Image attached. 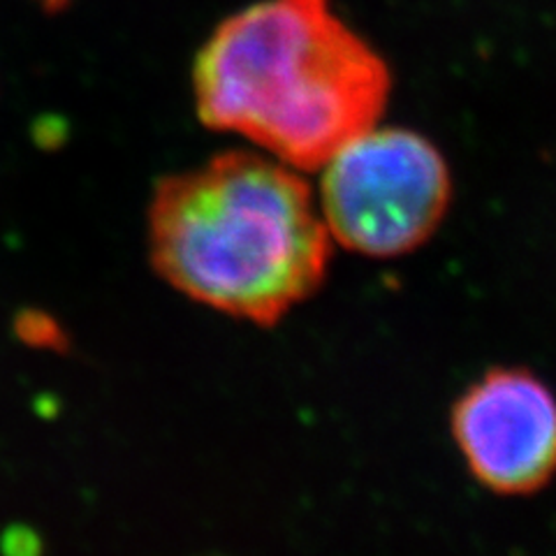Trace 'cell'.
I'll use <instances>...</instances> for the list:
<instances>
[{
	"mask_svg": "<svg viewBox=\"0 0 556 556\" xmlns=\"http://www.w3.org/2000/svg\"><path fill=\"white\" fill-rule=\"evenodd\" d=\"M149 257L184 298L271 327L320 290L332 237L298 169L230 151L155 186Z\"/></svg>",
	"mask_w": 556,
	"mask_h": 556,
	"instance_id": "6da1fadb",
	"label": "cell"
},
{
	"mask_svg": "<svg viewBox=\"0 0 556 556\" xmlns=\"http://www.w3.org/2000/svg\"><path fill=\"white\" fill-rule=\"evenodd\" d=\"M193 86L204 126L294 169H320L378 124L390 70L329 0H263L214 30Z\"/></svg>",
	"mask_w": 556,
	"mask_h": 556,
	"instance_id": "7a4b0ae2",
	"label": "cell"
},
{
	"mask_svg": "<svg viewBox=\"0 0 556 556\" xmlns=\"http://www.w3.org/2000/svg\"><path fill=\"white\" fill-rule=\"evenodd\" d=\"M320 169L318 206L329 237L362 257L392 260L417 251L450 208V167L413 130L374 126Z\"/></svg>",
	"mask_w": 556,
	"mask_h": 556,
	"instance_id": "3957f363",
	"label": "cell"
},
{
	"mask_svg": "<svg viewBox=\"0 0 556 556\" xmlns=\"http://www.w3.org/2000/svg\"><path fill=\"white\" fill-rule=\"evenodd\" d=\"M450 431L494 494L529 496L556 478V394L529 369L498 367L471 382L452 404Z\"/></svg>",
	"mask_w": 556,
	"mask_h": 556,
	"instance_id": "277c9868",
	"label": "cell"
},
{
	"mask_svg": "<svg viewBox=\"0 0 556 556\" xmlns=\"http://www.w3.org/2000/svg\"><path fill=\"white\" fill-rule=\"evenodd\" d=\"M40 5H45L47 10H61L63 5H67L70 0H38Z\"/></svg>",
	"mask_w": 556,
	"mask_h": 556,
	"instance_id": "5b68a950",
	"label": "cell"
}]
</instances>
